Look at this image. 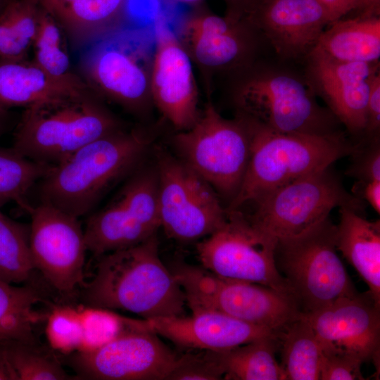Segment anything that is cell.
I'll return each mask as SVG.
<instances>
[{
	"mask_svg": "<svg viewBox=\"0 0 380 380\" xmlns=\"http://www.w3.org/2000/svg\"><path fill=\"white\" fill-rule=\"evenodd\" d=\"M157 234L136 246L98 256L79 298L84 305L122 310L144 319L183 316L184 293L159 255Z\"/></svg>",
	"mask_w": 380,
	"mask_h": 380,
	"instance_id": "1",
	"label": "cell"
},
{
	"mask_svg": "<svg viewBox=\"0 0 380 380\" xmlns=\"http://www.w3.org/2000/svg\"><path fill=\"white\" fill-rule=\"evenodd\" d=\"M148 136L127 126L85 145L53 165L37 183L39 202L76 217L91 214L103 196L140 165Z\"/></svg>",
	"mask_w": 380,
	"mask_h": 380,
	"instance_id": "2",
	"label": "cell"
},
{
	"mask_svg": "<svg viewBox=\"0 0 380 380\" xmlns=\"http://www.w3.org/2000/svg\"><path fill=\"white\" fill-rule=\"evenodd\" d=\"M125 127L87 87L25 108L12 147L29 159L55 165L90 142Z\"/></svg>",
	"mask_w": 380,
	"mask_h": 380,
	"instance_id": "3",
	"label": "cell"
},
{
	"mask_svg": "<svg viewBox=\"0 0 380 380\" xmlns=\"http://www.w3.org/2000/svg\"><path fill=\"white\" fill-rule=\"evenodd\" d=\"M241 116L250 132V155L240 188L226 210H239L293 180L331 166L357 148V143H351L341 132L325 136L280 132Z\"/></svg>",
	"mask_w": 380,
	"mask_h": 380,
	"instance_id": "4",
	"label": "cell"
},
{
	"mask_svg": "<svg viewBox=\"0 0 380 380\" xmlns=\"http://www.w3.org/2000/svg\"><path fill=\"white\" fill-rule=\"evenodd\" d=\"M155 45L153 24L118 26L82 49L77 74L105 102L139 116L152 100Z\"/></svg>",
	"mask_w": 380,
	"mask_h": 380,
	"instance_id": "5",
	"label": "cell"
},
{
	"mask_svg": "<svg viewBox=\"0 0 380 380\" xmlns=\"http://www.w3.org/2000/svg\"><path fill=\"white\" fill-rule=\"evenodd\" d=\"M248 70L234 93L239 115L280 132L320 136L341 132L338 120L318 103L305 80L270 65Z\"/></svg>",
	"mask_w": 380,
	"mask_h": 380,
	"instance_id": "6",
	"label": "cell"
},
{
	"mask_svg": "<svg viewBox=\"0 0 380 380\" xmlns=\"http://www.w3.org/2000/svg\"><path fill=\"white\" fill-rule=\"evenodd\" d=\"M336 233L328 217L298 235L277 240V267L304 313L357 293L337 254Z\"/></svg>",
	"mask_w": 380,
	"mask_h": 380,
	"instance_id": "7",
	"label": "cell"
},
{
	"mask_svg": "<svg viewBox=\"0 0 380 380\" xmlns=\"http://www.w3.org/2000/svg\"><path fill=\"white\" fill-rule=\"evenodd\" d=\"M173 274L192 312H220L277 336L303 314L293 296L266 286L222 278L184 261L176 264Z\"/></svg>",
	"mask_w": 380,
	"mask_h": 380,
	"instance_id": "8",
	"label": "cell"
},
{
	"mask_svg": "<svg viewBox=\"0 0 380 380\" xmlns=\"http://www.w3.org/2000/svg\"><path fill=\"white\" fill-rule=\"evenodd\" d=\"M173 141L179 158L229 203L240 188L249 159L246 119L240 115L225 119L208 103L197 122L176 134Z\"/></svg>",
	"mask_w": 380,
	"mask_h": 380,
	"instance_id": "9",
	"label": "cell"
},
{
	"mask_svg": "<svg viewBox=\"0 0 380 380\" xmlns=\"http://www.w3.org/2000/svg\"><path fill=\"white\" fill-rule=\"evenodd\" d=\"M246 215L257 229L277 240L300 234L329 217L335 208H349L359 213L361 199L344 187L331 165L293 180L253 202Z\"/></svg>",
	"mask_w": 380,
	"mask_h": 380,
	"instance_id": "10",
	"label": "cell"
},
{
	"mask_svg": "<svg viewBox=\"0 0 380 380\" xmlns=\"http://www.w3.org/2000/svg\"><path fill=\"white\" fill-rule=\"evenodd\" d=\"M158 210L166 235L181 242L207 237L227 220L217 192L180 158L155 148Z\"/></svg>",
	"mask_w": 380,
	"mask_h": 380,
	"instance_id": "11",
	"label": "cell"
},
{
	"mask_svg": "<svg viewBox=\"0 0 380 380\" xmlns=\"http://www.w3.org/2000/svg\"><path fill=\"white\" fill-rule=\"evenodd\" d=\"M226 212L224 225L196 244L202 267L222 278L266 286L296 298L276 265L277 239L253 226L241 210Z\"/></svg>",
	"mask_w": 380,
	"mask_h": 380,
	"instance_id": "12",
	"label": "cell"
},
{
	"mask_svg": "<svg viewBox=\"0 0 380 380\" xmlns=\"http://www.w3.org/2000/svg\"><path fill=\"white\" fill-rule=\"evenodd\" d=\"M156 168L141 165L116 196L91 213L84 229L87 251L94 256L139 244L160 227Z\"/></svg>",
	"mask_w": 380,
	"mask_h": 380,
	"instance_id": "13",
	"label": "cell"
},
{
	"mask_svg": "<svg viewBox=\"0 0 380 380\" xmlns=\"http://www.w3.org/2000/svg\"><path fill=\"white\" fill-rule=\"evenodd\" d=\"M29 246L34 270L63 296H71L84 281L88 251L79 218L39 202L27 211Z\"/></svg>",
	"mask_w": 380,
	"mask_h": 380,
	"instance_id": "14",
	"label": "cell"
},
{
	"mask_svg": "<svg viewBox=\"0 0 380 380\" xmlns=\"http://www.w3.org/2000/svg\"><path fill=\"white\" fill-rule=\"evenodd\" d=\"M64 357L77 379L167 380L178 356L148 326L127 331L95 350Z\"/></svg>",
	"mask_w": 380,
	"mask_h": 380,
	"instance_id": "15",
	"label": "cell"
},
{
	"mask_svg": "<svg viewBox=\"0 0 380 380\" xmlns=\"http://www.w3.org/2000/svg\"><path fill=\"white\" fill-rule=\"evenodd\" d=\"M153 26L156 45L151 77V99L163 115L179 130L198 120V89L190 56L163 16Z\"/></svg>",
	"mask_w": 380,
	"mask_h": 380,
	"instance_id": "16",
	"label": "cell"
},
{
	"mask_svg": "<svg viewBox=\"0 0 380 380\" xmlns=\"http://www.w3.org/2000/svg\"><path fill=\"white\" fill-rule=\"evenodd\" d=\"M322 350L353 355L379 367L380 305L368 292L341 298L317 311L304 313Z\"/></svg>",
	"mask_w": 380,
	"mask_h": 380,
	"instance_id": "17",
	"label": "cell"
},
{
	"mask_svg": "<svg viewBox=\"0 0 380 380\" xmlns=\"http://www.w3.org/2000/svg\"><path fill=\"white\" fill-rule=\"evenodd\" d=\"M305 81L327 108L354 135L365 134L367 104L379 62H343L311 51Z\"/></svg>",
	"mask_w": 380,
	"mask_h": 380,
	"instance_id": "18",
	"label": "cell"
},
{
	"mask_svg": "<svg viewBox=\"0 0 380 380\" xmlns=\"http://www.w3.org/2000/svg\"><path fill=\"white\" fill-rule=\"evenodd\" d=\"M246 20L284 59L307 58L332 22L318 0H261Z\"/></svg>",
	"mask_w": 380,
	"mask_h": 380,
	"instance_id": "19",
	"label": "cell"
},
{
	"mask_svg": "<svg viewBox=\"0 0 380 380\" xmlns=\"http://www.w3.org/2000/svg\"><path fill=\"white\" fill-rule=\"evenodd\" d=\"M260 34L246 19L199 13L182 28L180 41L189 55L209 68H248L257 50Z\"/></svg>",
	"mask_w": 380,
	"mask_h": 380,
	"instance_id": "20",
	"label": "cell"
},
{
	"mask_svg": "<svg viewBox=\"0 0 380 380\" xmlns=\"http://www.w3.org/2000/svg\"><path fill=\"white\" fill-rule=\"evenodd\" d=\"M150 328L177 346L214 351L228 350L267 336L271 330L226 314L205 310L190 317H160L146 319Z\"/></svg>",
	"mask_w": 380,
	"mask_h": 380,
	"instance_id": "21",
	"label": "cell"
},
{
	"mask_svg": "<svg viewBox=\"0 0 380 380\" xmlns=\"http://www.w3.org/2000/svg\"><path fill=\"white\" fill-rule=\"evenodd\" d=\"M77 73L56 77L32 59H0V109L26 108L41 101L87 88Z\"/></svg>",
	"mask_w": 380,
	"mask_h": 380,
	"instance_id": "22",
	"label": "cell"
},
{
	"mask_svg": "<svg viewBox=\"0 0 380 380\" xmlns=\"http://www.w3.org/2000/svg\"><path fill=\"white\" fill-rule=\"evenodd\" d=\"M339 213L337 251L355 269L380 305V221H369L349 208H339Z\"/></svg>",
	"mask_w": 380,
	"mask_h": 380,
	"instance_id": "23",
	"label": "cell"
},
{
	"mask_svg": "<svg viewBox=\"0 0 380 380\" xmlns=\"http://www.w3.org/2000/svg\"><path fill=\"white\" fill-rule=\"evenodd\" d=\"M312 51L338 61L379 62L380 17L346 16L334 20Z\"/></svg>",
	"mask_w": 380,
	"mask_h": 380,
	"instance_id": "24",
	"label": "cell"
},
{
	"mask_svg": "<svg viewBox=\"0 0 380 380\" xmlns=\"http://www.w3.org/2000/svg\"><path fill=\"white\" fill-rule=\"evenodd\" d=\"M127 0H73L54 16L63 28L70 47L82 50L118 27Z\"/></svg>",
	"mask_w": 380,
	"mask_h": 380,
	"instance_id": "25",
	"label": "cell"
},
{
	"mask_svg": "<svg viewBox=\"0 0 380 380\" xmlns=\"http://www.w3.org/2000/svg\"><path fill=\"white\" fill-rule=\"evenodd\" d=\"M42 302L43 297L31 282L19 285L0 280V343H37L36 327L48 315L37 308Z\"/></svg>",
	"mask_w": 380,
	"mask_h": 380,
	"instance_id": "26",
	"label": "cell"
},
{
	"mask_svg": "<svg viewBox=\"0 0 380 380\" xmlns=\"http://www.w3.org/2000/svg\"><path fill=\"white\" fill-rule=\"evenodd\" d=\"M286 380L319 379L322 349L309 322L301 317L278 335Z\"/></svg>",
	"mask_w": 380,
	"mask_h": 380,
	"instance_id": "27",
	"label": "cell"
},
{
	"mask_svg": "<svg viewBox=\"0 0 380 380\" xmlns=\"http://www.w3.org/2000/svg\"><path fill=\"white\" fill-rule=\"evenodd\" d=\"M278 348L277 336H271L221 351L224 379L286 380L276 359Z\"/></svg>",
	"mask_w": 380,
	"mask_h": 380,
	"instance_id": "28",
	"label": "cell"
},
{
	"mask_svg": "<svg viewBox=\"0 0 380 380\" xmlns=\"http://www.w3.org/2000/svg\"><path fill=\"white\" fill-rule=\"evenodd\" d=\"M34 0H7L0 13V59L29 58L38 26Z\"/></svg>",
	"mask_w": 380,
	"mask_h": 380,
	"instance_id": "29",
	"label": "cell"
},
{
	"mask_svg": "<svg viewBox=\"0 0 380 380\" xmlns=\"http://www.w3.org/2000/svg\"><path fill=\"white\" fill-rule=\"evenodd\" d=\"M52 166L29 159L13 147H0V208L13 201L27 211L32 205L27 196Z\"/></svg>",
	"mask_w": 380,
	"mask_h": 380,
	"instance_id": "30",
	"label": "cell"
},
{
	"mask_svg": "<svg viewBox=\"0 0 380 380\" xmlns=\"http://www.w3.org/2000/svg\"><path fill=\"white\" fill-rule=\"evenodd\" d=\"M69 48L68 39L61 24L53 15L39 7L31 59L53 77H70L75 72L71 70Z\"/></svg>",
	"mask_w": 380,
	"mask_h": 380,
	"instance_id": "31",
	"label": "cell"
},
{
	"mask_svg": "<svg viewBox=\"0 0 380 380\" xmlns=\"http://www.w3.org/2000/svg\"><path fill=\"white\" fill-rule=\"evenodd\" d=\"M29 225L0 210V280L15 284L30 283L34 270L29 246Z\"/></svg>",
	"mask_w": 380,
	"mask_h": 380,
	"instance_id": "32",
	"label": "cell"
},
{
	"mask_svg": "<svg viewBox=\"0 0 380 380\" xmlns=\"http://www.w3.org/2000/svg\"><path fill=\"white\" fill-rule=\"evenodd\" d=\"M16 380H67L61 361L38 343L8 342L1 343Z\"/></svg>",
	"mask_w": 380,
	"mask_h": 380,
	"instance_id": "33",
	"label": "cell"
},
{
	"mask_svg": "<svg viewBox=\"0 0 380 380\" xmlns=\"http://www.w3.org/2000/svg\"><path fill=\"white\" fill-rule=\"evenodd\" d=\"M79 310L82 338L78 351L95 350L127 331L148 326L144 319L122 317L102 308L82 305Z\"/></svg>",
	"mask_w": 380,
	"mask_h": 380,
	"instance_id": "34",
	"label": "cell"
},
{
	"mask_svg": "<svg viewBox=\"0 0 380 380\" xmlns=\"http://www.w3.org/2000/svg\"><path fill=\"white\" fill-rule=\"evenodd\" d=\"M45 322V335L51 350L63 356L79 350L82 338L79 308L53 305Z\"/></svg>",
	"mask_w": 380,
	"mask_h": 380,
	"instance_id": "35",
	"label": "cell"
},
{
	"mask_svg": "<svg viewBox=\"0 0 380 380\" xmlns=\"http://www.w3.org/2000/svg\"><path fill=\"white\" fill-rule=\"evenodd\" d=\"M221 351L200 350L177 357L167 380L224 379Z\"/></svg>",
	"mask_w": 380,
	"mask_h": 380,
	"instance_id": "36",
	"label": "cell"
},
{
	"mask_svg": "<svg viewBox=\"0 0 380 380\" xmlns=\"http://www.w3.org/2000/svg\"><path fill=\"white\" fill-rule=\"evenodd\" d=\"M350 156H353V161L346 175L356 179L357 182L380 181L379 137L360 141Z\"/></svg>",
	"mask_w": 380,
	"mask_h": 380,
	"instance_id": "37",
	"label": "cell"
},
{
	"mask_svg": "<svg viewBox=\"0 0 380 380\" xmlns=\"http://www.w3.org/2000/svg\"><path fill=\"white\" fill-rule=\"evenodd\" d=\"M358 358L343 353L322 350L319 379L363 380L365 379Z\"/></svg>",
	"mask_w": 380,
	"mask_h": 380,
	"instance_id": "38",
	"label": "cell"
},
{
	"mask_svg": "<svg viewBox=\"0 0 380 380\" xmlns=\"http://www.w3.org/2000/svg\"><path fill=\"white\" fill-rule=\"evenodd\" d=\"M380 129V72H377L371 84L367 104V122L365 139L379 137Z\"/></svg>",
	"mask_w": 380,
	"mask_h": 380,
	"instance_id": "39",
	"label": "cell"
},
{
	"mask_svg": "<svg viewBox=\"0 0 380 380\" xmlns=\"http://www.w3.org/2000/svg\"><path fill=\"white\" fill-rule=\"evenodd\" d=\"M353 194L367 201L378 213H380V181L357 182L353 190Z\"/></svg>",
	"mask_w": 380,
	"mask_h": 380,
	"instance_id": "40",
	"label": "cell"
},
{
	"mask_svg": "<svg viewBox=\"0 0 380 380\" xmlns=\"http://www.w3.org/2000/svg\"><path fill=\"white\" fill-rule=\"evenodd\" d=\"M226 15L234 19H246L261 0H224Z\"/></svg>",
	"mask_w": 380,
	"mask_h": 380,
	"instance_id": "41",
	"label": "cell"
},
{
	"mask_svg": "<svg viewBox=\"0 0 380 380\" xmlns=\"http://www.w3.org/2000/svg\"><path fill=\"white\" fill-rule=\"evenodd\" d=\"M329 11L332 22L351 13L360 0H318ZM331 22V23H332Z\"/></svg>",
	"mask_w": 380,
	"mask_h": 380,
	"instance_id": "42",
	"label": "cell"
},
{
	"mask_svg": "<svg viewBox=\"0 0 380 380\" xmlns=\"http://www.w3.org/2000/svg\"><path fill=\"white\" fill-rule=\"evenodd\" d=\"M346 16L380 17V0H360L356 8Z\"/></svg>",
	"mask_w": 380,
	"mask_h": 380,
	"instance_id": "43",
	"label": "cell"
},
{
	"mask_svg": "<svg viewBox=\"0 0 380 380\" xmlns=\"http://www.w3.org/2000/svg\"><path fill=\"white\" fill-rule=\"evenodd\" d=\"M39 7L56 16L73 0H34Z\"/></svg>",
	"mask_w": 380,
	"mask_h": 380,
	"instance_id": "44",
	"label": "cell"
},
{
	"mask_svg": "<svg viewBox=\"0 0 380 380\" xmlns=\"http://www.w3.org/2000/svg\"><path fill=\"white\" fill-rule=\"evenodd\" d=\"M0 380H16L1 343H0Z\"/></svg>",
	"mask_w": 380,
	"mask_h": 380,
	"instance_id": "45",
	"label": "cell"
},
{
	"mask_svg": "<svg viewBox=\"0 0 380 380\" xmlns=\"http://www.w3.org/2000/svg\"><path fill=\"white\" fill-rule=\"evenodd\" d=\"M13 121V116L10 110L0 109V137L11 127Z\"/></svg>",
	"mask_w": 380,
	"mask_h": 380,
	"instance_id": "46",
	"label": "cell"
},
{
	"mask_svg": "<svg viewBox=\"0 0 380 380\" xmlns=\"http://www.w3.org/2000/svg\"><path fill=\"white\" fill-rule=\"evenodd\" d=\"M174 1H177V2L186 3V4H194L199 1L200 0H174Z\"/></svg>",
	"mask_w": 380,
	"mask_h": 380,
	"instance_id": "47",
	"label": "cell"
},
{
	"mask_svg": "<svg viewBox=\"0 0 380 380\" xmlns=\"http://www.w3.org/2000/svg\"><path fill=\"white\" fill-rule=\"evenodd\" d=\"M7 0H0V13L4 8L6 4Z\"/></svg>",
	"mask_w": 380,
	"mask_h": 380,
	"instance_id": "48",
	"label": "cell"
}]
</instances>
